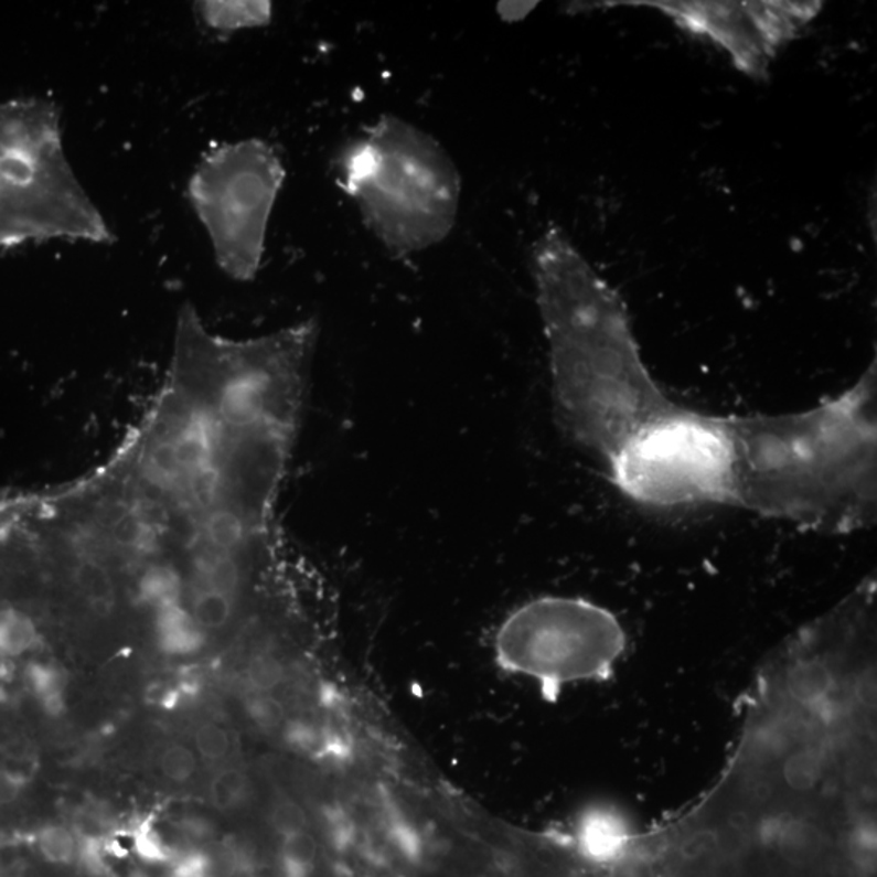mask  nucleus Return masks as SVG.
Instances as JSON below:
<instances>
[{
  "label": "nucleus",
  "mask_w": 877,
  "mask_h": 877,
  "mask_svg": "<svg viewBox=\"0 0 877 877\" xmlns=\"http://www.w3.org/2000/svg\"><path fill=\"white\" fill-rule=\"evenodd\" d=\"M532 260L557 421L605 466L673 400L643 363L624 299L563 229H546Z\"/></svg>",
  "instance_id": "1"
},
{
  "label": "nucleus",
  "mask_w": 877,
  "mask_h": 877,
  "mask_svg": "<svg viewBox=\"0 0 877 877\" xmlns=\"http://www.w3.org/2000/svg\"><path fill=\"white\" fill-rule=\"evenodd\" d=\"M728 429L731 505L834 535L875 524L876 360L852 387L817 407L728 416Z\"/></svg>",
  "instance_id": "2"
},
{
  "label": "nucleus",
  "mask_w": 877,
  "mask_h": 877,
  "mask_svg": "<svg viewBox=\"0 0 877 877\" xmlns=\"http://www.w3.org/2000/svg\"><path fill=\"white\" fill-rule=\"evenodd\" d=\"M336 184L364 225L395 257L411 256L449 237L459 216L462 178L435 137L394 115H382L340 150Z\"/></svg>",
  "instance_id": "3"
},
{
  "label": "nucleus",
  "mask_w": 877,
  "mask_h": 877,
  "mask_svg": "<svg viewBox=\"0 0 877 877\" xmlns=\"http://www.w3.org/2000/svg\"><path fill=\"white\" fill-rule=\"evenodd\" d=\"M56 239L115 236L65 157L56 103H0V250Z\"/></svg>",
  "instance_id": "4"
},
{
  "label": "nucleus",
  "mask_w": 877,
  "mask_h": 877,
  "mask_svg": "<svg viewBox=\"0 0 877 877\" xmlns=\"http://www.w3.org/2000/svg\"><path fill=\"white\" fill-rule=\"evenodd\" d=\"M624 496L649 507L732 504L735 452L727 416L672 404L605 463Z\"/></svg>",
  "instance_id": "5"
},
{
  "label": "nucleus",
  "mask_w": 877,
  "mask_h": 877,
  "mask_svg": "<svg viewBox=\"0 0 877 877\" xmlns=\"http://www.w3.org/2000/svg\"><path fill=\"white\" fill-rule=\"evenodd\" d=\"M285 179L280 154L263 139L213 147L189 179V201L208 234L216 265L232 280L253 281L259 274Z\"/></svg>",
  "instance_id": "6"
},
{
  "label": "nucleus",
  "mask_w": 877,
  "mask_h": 877,
  "mask_svg": "<svg viewBox=\"0 0 877 877\" xmlns=\"http://www.w3.org/2000/svg\"><path fill=\"white\" fill-rule=\"evenodd\" d=\"M628 645L610 610L584 598L542 597L522 605L499 628L498 663L505 672L535 677L555 699L577 681H605Z\"/></svg>",
  "instance_id": "7"
},
{
  "label": "nucleus",
  "mask_w": 877,
  "mask_h": 877,
  "mask_svg": "<svg viewBox=\"0 0 877 877\" xmlns=\"http://www.w3.org/2000/svg\"><path fill=\"white\" fill-rule=\"evenodd\" d=\"M597 6L656 10L677 29L724 50L742 74L763 81L780 50L816 19L824 3L810 0H621Z\"/></svg>",
  "instance_id": "8"
},
{
  "label": "nucleus",
  "mask_w": 877,
  "mask_h": 877,
  "mask_svg": "<svg viewBox=\"0 0 877 877\" xmlns=\"http://www.w3.org/2000/svg\"><path fill=\"white\" fill-rule=\"evenodd\" d=\"M199 20L215 33H236L240 30L260 29L271 22L274 7L267 0H206L194 3Z\"/></svg>",
  "instance_id": "9"
},
{
  "label": "nucleus",
  "mask_w": 877,
  "mask_h": 877,
  "mask_svg": "<svg viewBox=\"0 0 877 877\" xmlns=\"http://www.w3.org/2000/svg\"><path fill=\"white\" fill-rule=\"evenodd\" d=\"M631 842L628 828L621 819L607 813L588 814L579 827L580 852L590 862L607 865L624 855Z\"/></svg>",
  "instance_id": "10"
},
{
  "label": "nucleus",
  "mask_w": 877,
  "mask_h": 877,
  "mask_svg": "<svg viewBox=\"0 0 877 877\" xmlns=\"http://www.w3.org/2000/svg\"><path fill=\"white\" fill-rule=\"evenodd\" d=\"M40 629L25 611L0 608V656H20L40 642Z\"/></svg>",
  "instance_id": "11"
},
{
  "label": "nucleus",
  "mask_w": 877,
  "mask_h": 877,
  "mask_svg": "<svg viewBox=\"0 0 877 877\" xmlns=\"http://www.w3.org/2000/svg\"><path fill=\"white\" fill-rule=\"evenodd\" d=\"M210 801L220 811H233L243 806L250 794V780L237 767L220 770L210 782Z\"/></svg>",
  "instance_id": "12"
},
{
  "label": "nucleus",
  "mask_w": 877,
  "mask_h": 877,
  "mask_svg": "<svg viewBox=\"0 0 877 877\" xmlns=\"http://www.w3.org/2000/svg\"><path fill=\"white\" fill-rule=\"evenodd\" d=\"M29 681L31 689L50 714L57 715L64 710L65 676L58 669L36 663L30 666Z\"/></svg>",
  "instance_id": "13"
},
{
  "label": "nucleus",
  "mask_w": 877,
  "mask_h": 877,
  "mask_svg": "<svg viewBox=\"0 0 877 877\" xmlns=\"http://www.w3.org/2000/svg\"><path fill=\"white\" fill-rule=\"evenodd\" d=\"M285 866H287L290 877H302L311 868L318 855V842L308 831L296 832V834L284 837Z\"/></svg>",
  "instance_id": "14"
},
{
  "label": "nucleus",
  "mask_w": 877,
  "mask_h": 877,
  "mask_svg": "<svg viewBox=\"0 0 877 877\" xmlns=\"http://www.w3.org/2000/svg\"><path fill=\"white\" fill-rule=\"evenodd\" d=\"M38 849L51 863H71L77 855V841L74 834L61 825H47L36 837Z\"/></svg>",
  "instance_id": "15"
},
{
  "label": "nucleus",
  "mask_w": 877,
  "mask_h": 877,
  "mask_svg": "<svg viewBox=\"0 0 877 877\" xmlns=\"http://www.w3.org/2000/svg\"><path fill=\"white\" fill-rule=\"evenodd\" d=\"M284 663L274 652H264L247 662L246 677L249 686L257 693L274 689L284 680Z\"/></svg>",
  "instance_id": "16"
},
{
  "label": "nucleus",
  "mask_w": 877,
  "mask_h": 877,
  "mask_svg": "<svg viewBox=\"0 0 877 877\" xmlns=\"http://www.w3.org/2000/svg\"><path fill=\"white\" fill-rule=\"evenodd\" d=\"M160 769L167 779L185 782L194 776L197 760L191 749L181 745L168 746L160 756Z\"/></svg>",
  "instance_id": "17"
},
{
  "label": "nucleus",
  "mask_w": 877,
  "mask_h": 877,
  "mask_svg": "<svg viewBox=\"0 0 877 877\" xmlns=\"http://www.w3.org/2000/svg\"><path fill=\"white\" fill-rule=\"evenodd\" d=\"M195 746L202 758L215 762L225 759L232 751V738L225 728L216 724H204L195 731Z\"/></svg>",
  "instance_id": "18"
},
{
  "label": "nucleus",
  "mask_w": 877,
  "mask_h": 877,
  "mask_svg": "<svg viewBox=\"0 0 877 877\" xmlns=\"http://www.w3.org/2000/svg\"><path fill=\"white\" fill-rule=\"evenodd\" d=\"M271 824L284 837L308 828L304 811L288 798H278L271 808Z\"/></svg>",
  "instance_id": "19"
},
{
  "label": "nucleus",
  "mask_w": 877,
  "mask_h": 877,
  "mask_svg": "<svg viewBox=\"0 0 877 877\" xmlns=\"http://www.w3.org/2000/svg\"><path fill=\"white\" fill-rule=\"evenodd\" d=\"M247 712L259 727L267 728V730L280 727L285 718V710L280 702L264 693H257L253 699L247 702Z\"/></svg>",
  "instance_id": "20"
},
{
  "label": "nucleus",
  "mask_w": 877,
  "mask_h": 877,
  "mask_svg": "<svg viewBox=\"0 0 877 877\" xmlns=\"http://www.w3.org/2000/svg\"><path fill=\"white\" fill-rule=\"evenodd\" d=\"M137 848L147 858H164V849L161 847L157 832L151 828L150 822H143L137 828Z\"/></svg>",
  "instance_id": "21"
},
{
  "label": "nucleus",
  "mask_w": 877,
  "mask_h": 877,
  "mask_svg": "<svg viewBox=\"0 0 877 877\" xmlns=\"http://www.w3.org/2000/svg\"><path fill=\"white\" fill-rule=\"evenodd\" d=\"M25 789V779L19 773L0 769V804L15 803Z\"/></svg>",
  "instance_id": "22"
},
{
  "label": "nucleus",
  "mask_w": 877,
  "mask_h": 877,
  "mask_svg": "<svg viewBox=\"0 0 877 877\" xmlns=\"http://www.w3.org/2000/svg\"><path fill=\"white\" fill-rule=\"evenodd\" d=\"M173 877H208V862L204 855H188L179 859Z\"/></svg>",
  "instance_id": "23"
},
{
  "label": "nucleus",
  "mask_w": 877,
  "mask_h": 877,
  "mask_svg": "<svg viewBox=\"0 0 877 877\" xmlns=\"http://www.w3.org/2000/svg\"><path fill=\"white\" fill-rule=\"evenodd\" d=\"M536 6L538 2H499L498 13L502 22H522Z\"/></svg>",
  "instance_id": "24"
}]
</instances>
